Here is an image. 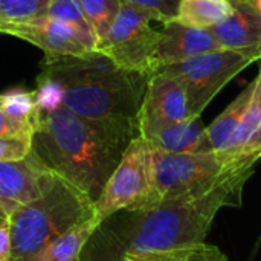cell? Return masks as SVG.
Returning <instances> with one entry per match:
<instances>
[{"mask_svg": "<svg viewBox=\"0 0 261 261\" xmlns=\"http://www.w3.org/2000/svg\"><path fill=\"white\" fill-rule=\"evenodd\" d=\"M55 173L31 153L18 161L0 162V205L8 217L20 206L41 197L54 184Z\"/></svg>", "mask_w": 261, "mask_h": 261, "instance_id": "cell-11", "label": "cell"}, {"mask_svg": "<svg viewBox=\"0 0 261 261\" xmlns=\"http://www.w3.org/2000/svg\"><path fill=\"white\" fill-rule=\"evenodd\" d=\"M236 167L254 165L237 164L222 151L161 153L153 150L154 208L167 200L210 187Z\"/></svg>", "mask_w": 261, "mask_h": 261, "instance_id": "cell-7", "label": "cell"}, {"mask_svg": "<svg viewBox=\"0 0 261 261\" xmlns=\"http://www.w3.org/2000/svg\"><path fill=\"white\" fill-rule=\"evenodd\" d=\"M138 136V122L89 119L60 107L37 115L32 151L95 203Z\"/></svg>", "mask_w": 261, "mask_h": 261, "instance_id": "cell-1", "label": "cell"}, {"mask_svg": "<svg viewBox=\"0 0 261 261\" xmlns=\"http://www.w3.org/2000/svg\"><path fill=\"white\" fill-rule=\"evenodd\" d=\"M84 15L96 37L98 50L104 44L109 31L122 6L121 0H80Z\"/></svg>", "mask_w": 261, "mask_h": 261, "instance_id": "cell-20", "label": "cell"}, {"mask_svg": "<svg viewBox=\"0 0 261 261\" xmlns=\"http://www.w3.org/2000/svg\"><path fill=\"white\" fill-rule=\"evenodd\" d=\"M219 49L222 47L211 29L185 26L176 20H170L164 23L162 29L159 31L158 64L162 67Z\"/></svg>", "mask_w": 261, "mask_h": 261, "instance_id": "cell-12", "label": "cell"}, {"mask_svg": "<svg viewBox=\"0 0 261 261\" xmlns=\"http://www.w3.org/2000/svg\"><path fill=\"white\" fill-rule=\"evenodd\" d=\"M95 217V203L72 184L55 174L52 187L9 217L11 258L29 261L49 243Z\"/></svg>", "mask_w": 261, "mask_h": 261, "instance_id": "cell-4", "label": "cell"}, {"mask_svg": "<svg viewBox=\"0 0 261 261\" xmlns=\"http://www.w3.org/2000/svg\"><path fill=\"white\" fill-rule=\"evenodd\" d=\"M260 54L251 50L219 49L180 63L159 67L161 72L177 78L187 90L191 115L200 118L216 95L242 70L258 63Z\"/></svg>", "mask_w": 261, "mask_h": 261, "instance_id": "cell-6", "label": "cell"}, {"mask_svg": "<svg viewBox=\"0 0 261 261\" xmlns=\"http://www.w3.org/2000/svg\"><path fill=\"white\" fill-rule=\"evenodd\" d=\"M232 14L211 28L222 49L251 50L261 55V21L251 2H232Z\"/></svg>", "mask_w": 261, "mask_h": 261, "instance_id": "cell-13", "label": "cell"}, {"mask_svg": "<svg viewBox=\"0 0 261 261\" xmlns=\"http://www.w3.org/2000/svg\"><path fill=\"white\" fill-rule=\"evenodd\" d=\"M194 118L190 99L182 83L170 73L154 72L147 83L138 115L139 135L158 127Z\"/></svg>", "mask_w": 261, "mask_h": 261, "instance_id": "cell-10", "label": "cell"}, {"mask_svg": "<svg viewBox=\"0 0 261 261\" xmlns=\"http://www.w3.org/2000/svg\"><path fill=\"white\" fill-rule=\"evenodd\" d=\"M258 66H260V70H261V60H260V61H258Z\"/></svg>", "mask_w": 261, "mask_h": 261, "instance_id": "cell-33", "label": "cell"}, {"mask_svg": "<svg viewBox=\"0 0 261 261\" xmlns=\"http://www.w3.org/2000/svg\"><path fill=\"white\" fill-rule=\"evenodd\" d=\"M8 226H9V219L0 214V228H8Z\"/></svg>", "mask_w": 261, "mask_h": 261, "instance_id": "cell-30", "label": "cell"}, {"mask_svg": "<svg viewBox=\"0 0 261 261\" xmlns=\"http://www.w3.org/2000/svg\"><path fill=\"white\" fill-rule=\"evenodd\" d=\"M151 20L162 23L156 12L122 3L99 52L106 54L122 69L151 76L159 69V31L150 26Z\"/></svg>", "mask_w": 261, "mask_h": 261, "instance_id": "cell-8", "label": "cell"}, {"mask_svg": "<svg viewBox=\"0 0 261 261\" xmlns=\"http://www.w3.org/2000/svg\"><path fill=\"white\" fill-rule=\"evenodd\" d=\"M44 15L52 17L60 21H64V23L73 26L75 29H78L84 37L96 41V37L84 15L80 0H52L49 3ZM96 46H98V41H96Z\"/></svg>", "mask_w": 261, "mask_h": 261, "instance_id": "cell-22", "label": "cell"}, {"mask_svg": "<svg viewBox=\"0 0 261 261\" xmlns=\"http://www.w3.org/2000/svg\"><path fill=\"white\" fill-rule=\"evenodd\" d=\"M101 225L102 223L96 219V216L76 225L49 243L29 261H81V252L86 243Z\"/></svg>", "mask_w": 261, "mask_h": 261, "instance_id": "cell-17", "label": "cell"}, {"mask_svg": "<svg viewBox=\"0 0 261 261\" xmlns=\"http://www.w3.org/2000/svg\"><path fill=\"white\" fill-rule=\"evenodd\" d=\"M122 3H130V5H136L145 9H150L153 12H156L161 20L162 24L174 20L176 12H177V6L180 3V0H121Z\"/></svg>", "mask_w": 261, "mask_h": 261, "instance_id": "cell-26", "label": "cell"}, {"mask_svg": "<svg viewBox=\"0 0 261 261\" xmlns=\"http://www.w3.org/2000/svg\"><path fill=\"white\" fill-rule=\"evenodd\" d=\"M34 125L18 122L0 109V138H29L32 139Z\"/></svg>", "mask_w": 261, "mask_h": 261, "instance_id": "cell-27", "label": "cell"}, {"mask_svg": "<svg viewBox=\"0 0 261 261\" xmlns=\"http://www.w3.org/2000/svg\"><path fill=\"white\" fill-rule=\"evenodd\" d=\"M205 125L200 118H190L180 122L167 124L139 135L151 150L161 153H194L203 135Z\"/></svg>", "mask_w": 261, "mask_h": 261, "instance_id": "cell-15", "label": "cell"}, {"mask_svg": "<svg viewBox=\"0 0 261 261\" xmlns=\"http://www.w3.org/2000/svg\"><path fill=\"white\" fill-rule=\"evenodd\" d=\"M122 261H226V255L213 245L200 243L142 255H124Z\"/></svg>", "mask_w": 261, "mask_h": 261, "instance_id": "cell-19", "label": "cell"}, {"mask_svg": "<svg viewBox=\"0 0 261 261\" xmlns=\"http://www.w3.org/2000/svg\"><path fill=\"white\" fill-rule=\"evenodd\" d=\"M154 206L153 150L138 136L130 142L119 165L95 200V216L104 223L119 211L142 213Z\"/></svg>", "mask_w": 261, "mask_h": 261, "instance_id": "cell-5", "label": "cell"}, {"mask_svg": "<svg viewBox=\"0 0 261 261\" xmlns=\"http://www.w3.org/2000/svg\"><path fill=\"white\" fill-rule=\"evenodd\" d=\"M0 34H8L35 44L44 52V57L83 55L98 50L96 41L84 37L73 26L47 15L21 21L0 20Z\"/></svg>", "mask_w": 261, "mask_h": 261, "instance_id": "cell-9", "label": "cell"}, {"mask_svg": "<svg viewBox=\"0 0 261 261\" xmlns=\"http://www.w3.org/2000/svg\"><path fill=\"white\" fill-rule=\"evenodd\" d=\"M234 11L231 0H180L174 20L193 28L211 29Z\"/></svg>", "mask_w": 261, "mask_h": 261, "instance_id": "cell-18", "label": "cell"}, {"mask_svg": "<svg viewBox=\"0 0 261 261\" xmlns=\"http://www.w3.org/2000/svg\"><path fill=\"white\" fill-rule=\"evenodd\" d=\"M254 167H236L206 188L167 200L154 210L132 213L124 255H142L205 243L217 213L240 206Z\"/></svg>", "mask_w": 261, "mask_h": 261, "instance_id": "cell-2", "label": "cell"}, {"mask_svg": "<svg viewBox=\"0 0 261 261\" xmlns=\"http://www.w3.org/2000/svg\"><path fill=\"white\" fill-rule=\"evenodd\" d=\"M31 150L32 139L29 138H0V162L23 159Z\"/></svg>", "mask_w": 261, "mask_h": 261, "instance_id": "cell-25", "label": "cell"}, {"mask_svg": "<svg viewBox=\"0 0 261 261\" xmlns=\"http://www.w3.org/2000/svg\"><path fill=\"white\" fill-rule=\"evenodd\" d=\"M34 95L38 113H47L63 107V84L43 72L37 76V89L34 90Z\"/></svg>", "mask_w": 261, "mask_h": 261, "instance_id": "cell-23", "label": "cell"}, {"mask_svg": "<svg viewBox=\"0 0 261 261\" xmlns=\"http://www.w3.org/2000/svg\"><path fill=\"white\" fill-rule=\"evenodd\" d=\"M40 67L63 84V107L70 112L89 119L138 122L150 76L119 67L99 50L44 57Z\"/></svg>", "mask_w": 261, "mask_h": 261, "instance_id": "cell-3", "label": "cell"}, {"mask_svg": "<svg viewBox=\"0 0 261 261\" xmlns=\"http://www.w3.org/2000/svg\"><path fill=\"white\" fill-rule=\"evenodd\" d=\"M252 5H254V8L257 11V15H258L261 21V0H252Z\"/></svg>", "mask_w": 261, "mask_h": 261, "instance_id": "cell-29", "label": "cell"}, {"mask_svg": "<svg viewBox=\"0 0 261 261\" xmlns=\"http://www.w3.org/2000/svg\"><path fill=\"white\" fill-rule=\"evenodd\" d=\"M254 84L245 87V90L203 130V135L196 147L194 153H210V151H223L234 136L242 116L249 104Z\"/></svg>", "mask_w": 261, "mask_h": 261, "instance_id": "cell-16", "label": "cell"}, {"mask_svg": "<svg viewBox=\"0 0 261 261\" xmlns=\"http://www.w3.org/2000/svg\"><path fill=\"white\" fill-rule=\"evenodd\" d=\"M52 0H0V20L21 21L44 15Z\"/></svg>", "mask_w": 261, "mask_h": 261, "instance_id": "cell-24", "label": "cell"}, {"mask_svg": "<svg viewBox=\"0 0 261 261\" xmlns=\"http://www.w3.org/2000/svg\"><path fill=\"white\" fill-rule=\"evenodd\" d=\"M252 84L254 89L249 104L234 136L222 151L242 165H255L261 159V70Z\"/></svg>", "mask_w": 261, "mask_h": 261, "instance_id": "cell-14", "label": "cell"}, {"mask_svg": "<svg viewBox=\"0 0 261 261\" xmlns=\"http://www.w3.org/2000/svg\"><path fill=\"white\" fill-rule=\"evenodd\" d=\"M11 232L8 228H0V261H9L11 258Z\"/></svg>", "mask_w": 261, "mask_h": 261, "instance_id": "cell-28", "label": "cell"}, {"mask_svg": "<svg viewBox=\"0 0 261 261\" xmlns=\"http://www.w3.org/2000/svg\"><path fill=\"white\" fill-rule=\"evenodd\" d=\"M231 2H251V0H231Z\"/></svg>", "mask_w": 261, "mask_h": 261, "instance_id": "cell-32", "label": "cell"}, {"mask_svg": "<svg viewBox=\"0 0 261 261\" xmlns=\"http://www.w3.org/2000/svg\"><path fill=\"white\" fill-rule=\"evenodd\" d=\"M0 109L12 119L24 124H35L38 115L35 95L23 87H11L0 93Z\"/></svg>", "mask_w": 261, "mask_h": 261, "instance_id": "cell-21", "label": "cell"}, {"mask_svg": "<svg viewBox=\"0 0 261 261\" xmlns=\"http://www.w3.org/2000/svg\"><path fill=\"white\" fill-rule=\"evenodd\" d=\"M0 214H2V216H6L5 211H3V208H2V205H0ZM6 217H8V216H6ZM8 219H9V217H8Z\"/></svg>", "mask_w": 261, "mask_h": 261, "instance_id": "cell-31", "label": "cell"}]
</instances>
